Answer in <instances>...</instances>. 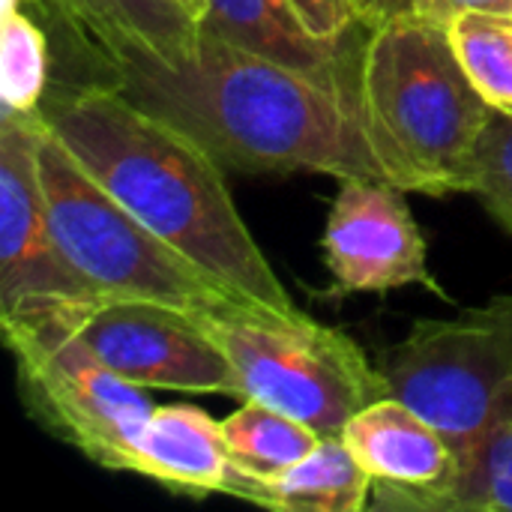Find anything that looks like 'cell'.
<instances>
[{"instance_id": "obj_21", "label": "cell", "mask_w": 512, "mask_h": 512, "mask_svg": "<svg viewBox=\"0 0 512 512\" xmlns=\"http://www.w3.org/2000/svg\"><path fill=\"white\" fill-rule=\"evenodd\" d=\"M309 30L321 39H342L348 27L363 18L360 0H291Z\"/></svg>"}, {"instance_id": "obj_12", "label": "cell", "mask_w": 512, "mask_h": 512, "mask_svg": "<svg viewBox=\"0 0 512 512\" xmlns=\"http://www.w3.org/2000/svg\"><path fill=\"white\" fill-rule=\"evenodd\" d=\"M231 468L222 423L189 405L156 408L129 456L132 474L192 495L225 492Z\"/></svg>"}, {"instance_id": "obj_14", "label": "cell", "mask_w": 512, "mask_h": 512, "mask_svg": "<svg viewBox=\"0 0 512 512\" xmlns=\"http://www.w3.org/2000/svg\"><path fill=\"white\" fill-rule=\"evenodd\" d=\"M99 54L135 48L165 66H186L201 24L183 0H54Z\"/></svg>"}, {"instance_id": "obj_2", "label": "cell", "mask_w": 512, "mask_h": 512, "mask_svg": "<svg viewBox=\"0 0 512 512\" xmlns=\"http://www.w3.org/2000/svg\"><path fill=\"white\" fill-rule=\"evenodd\" d=\"M48 132L138 222L231 288L297 312L249 234L222 165L183 129L144 111L117 84H90L45 114Z\"/></svg>"}, {"instance_id": "obj_19", "label": "cell", "mask_w": 512, "mask_h": 512, "mask_svg": "<svg viewBox=\"0 0 512 512\" xmlns=\"http://www.w3.org/2000/svg\"><path fill=\"white\" fill-rule=\"evenodd\" d=\"M45 84H48L45 33L24 12L3 15V24H0V99H3V111H12V114L39 111Z\"/></svg>"}, {"instance_id": "obj_11", "label": "cell", "mask_w": 512, "mask_h": 512, "mask_svg": "<svg viewBox=\"0 0 512 512\" xmlns=\"http://www.w3.org/2000/svg\"><path fill=\"white\" fill-rule=\"evenodd\" d=\"M342 441L378 489H432L441 486L456 465L453 444L396 396H381L354 414Z\"/></svg>"}, {"instance_id": "obj_7", "label": "cell", "mask_w": 512, "mask_h": 512, "mask_svg": "<svg viewBox=\"0 0 512 512\" xmlns=\"http://www.w3.org/2000/svg\"><path fill=\"white\" fill-rule=\"evenodd\" d=\"M3 333L33 414L96 465L129 471L132 447L156 411L141 387L90 351L63 306L6 318Z\"/></svg>"}, {"instance_id": "obj_1", "label": "cell", "mask_w": 512, "mask_h": 512, "mask_svg": "<svg viewBox=\"0 0 512 512\" xmlns=\"http://www.w3.org/2000/svg\"><path fill=\"white\" fill-rule=\"evenodd\" d=\"M102 60L132 102L183 129L222 168L384 180L351 87L321 84L207 30L186 66H165L135 48L105 51Z\"/></svg>"}, {"instance_id": "obj_13", "label": "cell", "mask_w": 512, "mask_h": 512, "mask_svg": "<svg viewBox=\"0 0 512 512\" xmlns=\"http://www.w3.org/2000/svg\"><path fill=\"white\" fill-rule=\"evenodd\" d=\"M198 24L243 51L321 84L345 87L339 75V39L315 36L291 0H207Z\"/></svg>"}, {"instance_id": "obj_15", "label": "cell", "mask_w": 512, "mask_h": 512, "mask_svg": "<svg viewBox=\"0 0 512 512\" xmlns=\"http://www.w3.org/2000/svg\"><path fill=\"white\" fill-rule=\"evenodd\" d=\"M225 495L288 512H360L372 495L369 471L342 438L321 444L276 477H246L231 468Z\"/></svg>"}, {"instance_id": "obj_18", "label": "cell", "mask_w": 512, "mask_h": 512, "mask_svg": "<svg viewBox=\"0 0 512 512\" xmlns=\"http://www.w3.org/2000/svg\"><path fill=\"white\" fill-rule=\"evenodd\" d=\"M447 30L480 96L495 111L512 114V15L462 12Z\"/></svg>"}, {"instance_id": "obj_22", "label": "cell", "mask_w": 512, "mask_h": 512, "mask_svg": "<svg viewBox=\"0 0 512 512\" xmlns=\"http://www.w3.org/2000/svg\"><path fill=\"white\" fill-rule=\"evenodd\" d=\"M396 12H417L447 27L462 12L512 15V0H396Z\"/></svg>"}, {"instance_id": "obj_17", "label": "cell", "mask_w": 512, "mask_h": 512, "mask_svg": "<svg viewBox=\"0 0 512 512\" xmlns=\"http://www.w3.org/2000/svg\"><path fill=\"white\" fill-rule=\"evenodd\" d=\"M222 429L231 465L246 477H276L321 444V435L306 423L252 399H246V405L237 408Z\"/></svg>"}, {"instance_id": "obj_6", "label": "cell", "mask_w": 512, "mask_h": 512, "mask_svg": "<svg viewBox=\"0 0 512 512\" xmlns=\"http://www.w3.org/2000/svg\"><path fill=\"white\" fill-rule=\"evenodd\" d=\"M381 372L390 396L423 414L453 450L471 447L512 417V297L417 321Z\"/></svg>"}, {"instance_id": "obj_9", "label": "cell", "mask_w": 512, "mask_h": 512, "mask_svg": "<svg viewBox=\"0 0 512 512\" xmlns=\"http://www.w3.org/2000/svg\"><path fill=\"white\" fill-rule=\"evenodd\" d=\"M45 114L0 117V321L54 306L105 303L63 258L39 180Z\"/></svg>"}, {"instance_id": "obj_10", "label": "cell", "mask_w": 512, "mask_h": 512, "mask_svg": "<svg viewBox=\"0 0 512 512\" xmlns=\"http://www.w3.org/2000/svg\"><path fill=\"white\" fill-rule=\"evenodd\" d=\"M324 261L342 291H393L405 285L438 291L423 234L402 201V189L384 180H342L327 216Z\"/></svg>"}, {"instance_id": "obj_20", "label": "cell", "mask_w": 512, "mask_h": 512, "mask_svg": "<svg viewBox=\"0 0 512 512\" xmlns=\"http://www.w3.org/2000/svg\"><path fill=\"white\" fill-rule=\"evenodd\" d=\"M471 192L486 210L512 231V114H489L474 153V186Z\"/></svg>"}, {"instance_id": "obj_5", "label": "cell", "mask_w": 512, "mask_h": 512, "mask_svg": "<svg viewBox=\"0 0 512 512\" xmlns=\"http://www.w3.org/2000/svg\"><path fill=\"white\" fill-rule=\"evenodd\" d=\"M39 180L63 258L102 300H159L213 312L243 300L105 192L48 132L39 138Z\"/></svg>"}, {"instance_id": "obj_3", "label": "cell", "mask_w": 512, "mask_h": 512, "mask_svg": "<svg viewBox=\"0 0 512 512\" xmlns=\"http://www.w3.org/2000/svg\"><path fill=\"white\" fill-rule=\"evenodd\" d=\"M363 138L402 192H471L492 105L471 84L450 30L417 12L375 21L351 87Z\"/></svg>"}, {"instance_id": "obj_8", "label": "cell", "mask_w": 512, "mask_h": 512, "mask_svg": "<svg viewBox=\"0 0 512 512\" xmlns=\"http://www.w3.org/2000/svg\"><path fill=\"white\" fill-rule=\"evenodd\" d=\"M72 330L129 384L177 393H219L243 399L225 348L201 312L159 300H105L63 306Z\"/></svg>"}, {"instance_id": "obj_4", "label": "cell", "mask_w": 512, "mask_h": 512, "mask_svg": "<svg viewBox=\"0 0 512 512\" xmlns=\"http://www.w3.org/2000/svg\"><path fill=\"white\" fill-rule=\"evenodd\" d=\"M201 318L225 348L243 399L276 408L321 438H342L354 414L390 396L384 372L372 369L354 339L300 312L228 300Z\"/></svg>"}, {"instance_id": "obj_16", "label": "cell", "mask_w": 512, "mask_h": 512, "mask_svg": "<svg viewBox=\"0 0 512 512\" xmlns=\"http://www.w3.org/2000/svg\"><path fill=\"white\" fill-rule=\"evenodd\" d=\"M372 495L378 510L512 512V417L456 450V465L441 486L417 492L372 486Z\"/></svg>"}, {"instance_id": "obj_24", "label": "cell", "mask_w": 512, "mask_h": 512, "mask_svg": "<svg viewBox=\"0 0 512 512\" xmlns=\"http://www.w3.org/2000/svg\"><path fill=\"white\" fill-rule=\"evenodd\" d=\"M18 3H21V0H3V3H0L3 15H9V12H18Z\"/></svg>"}, {"instance_id": "obj_23", "label": "cell", "mask_w": 512, "mask_h": 512, "mask_svg": "<svg viewBox=\"0 0 512 512\" xmlns=\"http://www.w3.org/2000/svg\"><path fill=\"white\" fill-rule=\"evenodd\" d=\"M192 12H195V18L201 21V15H204V6H207V0H183Z\"/></svg>"}]
</instances>
